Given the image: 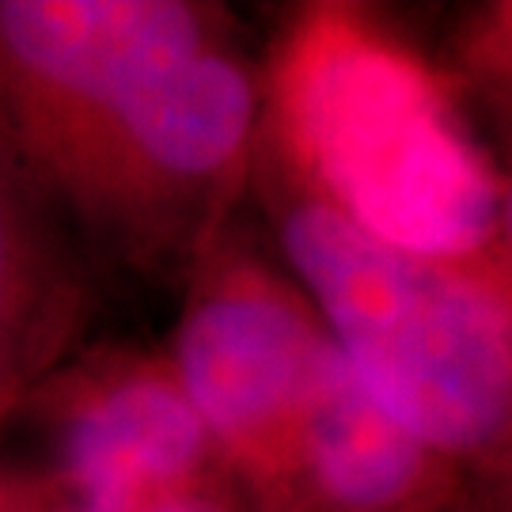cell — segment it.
Returning a JSON list of instances; mask_svg holds the SVG:
<instances>
[{
    "label": "cell",
    "instance_id": "9c48e42d",
    "mask_svg": "<svg viewBox=\"0 0 512 512\" xmlns=\"http://www.w3.org/2000/svg\"><path fill=\"white\" fill-rule=\"evenodd\" d=\"M42 501L38 494H31L23 482H0V512H31Z\"/></svg>",
    "mask_w": 512,
    "mask_h": 512
},
{
    "label": "cell",
    "instance_id": "3957f363",
    "mask_svg": "<svg viewBox=\"0 0 512 512\" xmlns=\"http://www.w3.org/2000/svg\"><path fill=\"white\" fill-rule=\"evenodd\" d=\"M270 175L296 289L372 403L448 463L509 440L512 319L505 258H429L368 236L323 198Z\"/></svg>",
    "mask_w": 512,
    "mask_h": 512
},
{
    "label": "cell",
    "instance_id": "277c9868",
    "mask_svg": "<svg viewBox=\"0 0 512 512\" xmlns=\"http://www.w3.org/2000/svg\"><path fill=\"white\" fill-rule=\"evenodd\" d=\"M327 349L296 285L217 243L198 262L167 365L209 444L262 490L289 459Z\"/></svg>",
    "mask_w": 512,
    "mask_h": 512
},
{
    "label": "cell",
    "instance_id": "8fae6325",
    "mask_svg": "<svg viewBox=\"0 0 512 512\" xmlns=\"http://www.w3.org/2000/svg\"><path fill=\"white\" fill-rule=\"evenodd\" d=\"M0 421H4V418H0Z\"/></svg>",
    "mask_w": 512,
    "mask_h": 512
},
{
    "label": "cell",
    "instance_id": "5b68a950",
    "mask_svg": "<svg viewBox=\"0 0 512 512\" xmlns=\"http://www.w3.org/2000/svg\"><path fill=\"white\" fill-rule=\"evenodd\" d=\"M452 467L372 403L330 342L289 459L258 494L270 512H433Z\"/></svg>",
    "mask_w": 512,
    "mask_h": 512
},
{
    "label": "cell",
    "instance_id": "7a4b0ae2",
    "mask_svg": "<svg viewBox=\"0 0 512 512\" xmlns=\"http://www.w3.org/2000/svg\"><path fill=\"white\" fill-rule=\"evenodd\" d=\"M274 164L368 236L429 258H494L505 198L437 80L346 8L281 38Z\"/></svg>",
    "mask_w": 512,
    "mask_h": 512
},
{
    "label": "cell",
    "instance_id": "6da1fadb",
    "mask_svg": "<svg viewBox=\"0 0 512 512\" xmlns=\"http://www.w3.org/2000/svg\"><path fill=\"white\" fill-rule=\"evenodd\" d=\"M0 133L80 247L164 274L220 243L258 84L202 4L0 0Z\"/></svg>",
    "mask_w": 512,
    "mask_h": 512
},
{
    "label": "cell",
    "instance_id": "30bf717a",
    "mask_svg": "<svg viewBox=\"0 0 512 512\" xmlns=\"http://www.w3.org/2000/svg\"><path fill=\"white\" fill-rule=\"evenodd\" d=\"M31 512H114V509H99V505H88V501H69V505H54V501H38Z\"/></svg>",
    "mask_w": 512,
    "mask_h": 512
},
{
    "label": "cell",
    "instance_id": "8992f818",
    "mask_svg": "<svg viewBox=\"0 0 512 512\" xmlns=\"http://www.w3.org/2000/svg\"><path fill=\"white\" fill-rule=\"evenodd\" d=\"M213 452L202 418L167 361H122L84 372L61 406L57 456L76 501L133 512L198 482Z\"/></svg>",
    "mask_w": 512,
    "mask_h": 512
},
{
    "label": "cell",
    "instance_id": "ba28073f",
    "mask_svg": "<svg viewBox=\"0 0 512 512\" xmlns=\"http://www.w3.org/2000/svg\"><path fill=\"white\" fill-rule=\"evenodd\" d=\"M133 512H228V505L217 494L202 490L198 482H190L179 490H164V494L148 497Z\"/></svg>",
    "mask_w": 512,
    "mask_h": 512
},
{
    "label": "cell",
    "instance_id": "52a82bcc",
    "mask_svg": "<svg viewBox=\"0 0 512 512\" xmlns=\"http://www.w3.org/2000/svg\"><path fill=\"white\" fill-rule=\"evenodd\" d=\"M80 251L0 133V418L84 330L92 296Z\"/></svg>",
    "mask_w": 512,
    "mask_h": 512
}]
</instances>
